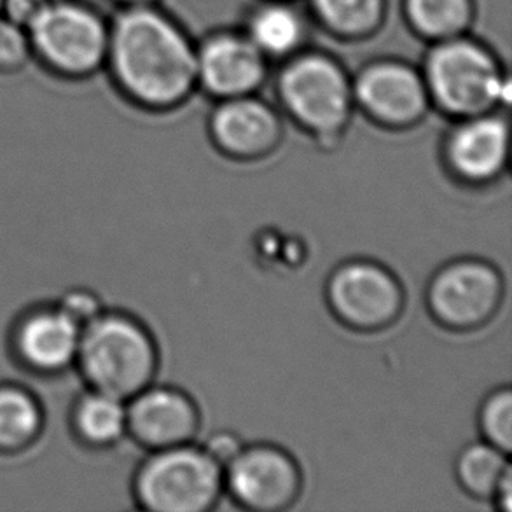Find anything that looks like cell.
<instances>
[{"mask_svg": "<svg viewBox=\"0 0 512 512\" xmlns=\"http://www.w3.org/2000/svg\"><path fill=\"white\" fill-rule=\"evenodd\" d=\"M121 88L140 104H177L196 81V53L179 28L146 7L128 9L109 30L107 58Z\"/></svg>", "mask_w": 512, "mask_h": 512, "instance_id": "6da1fadb", "label": "cell"}, {"mask_svg": "<svg viewBox=\"0 0 512 512\" xmlns=\"http://www.w3.org/2000/svg\"><path fill=\"white\" fill-rule=\"evenodd\" d=\"M77 350L98 392L118 399L139 394L156 367L153 341L142 327L121 317L95 320Z\"/></svg>", "mask_w": 512, "mask_h": 512, "instance_id": "7a4b0ae2", "label": "cell"}, {"mask_svg": "<svg viewBox=\"0 0 512 512\" xmlns=\"http://www.w3.org/2000/svg\"><path fill=\"white\" fill-rule=\"evenodd\" d=\"M28 37L35 55L62 76H90L107 58L109 28L104 20L70 0H51L28 27Z\"/></svg>", "mask_w": 512, "mask_h": 512, "instance_id": "3957f363", "label": "cell"}, {"mask_svg": "<svg viewBox=\"0 0 512 512\" xmlns=\"http://www.w3.org/2000/svg\"><path fill=\"white\" fill-rule=\"evenodd\" d=\"M221 465L186 444L161 450L140 471L137 493L149 511L203 512L221 493Z\"/></svg>", "mask_w": 512, "mask_h": 512, "instance_id": "277c9868", "label": "cell"}, {"mask_svg": "<svg viewBox=\"0 0 512 512\" xmlns=\"http://www.w3.org/2000/svg\"><path fill=\"white\" fill-rule=\"evenodd\" d=\"M427 90L439 105L458 116H479L507 97V83L485 49L467 41H448L427 62Z\"/></svg>", "mask_w": 512, "mask_h": 512, "instance_id": "5b68a950", "label": "cell"}, {"mask_svg": "<svg viewBox=\"0 0 512 512\" xmlns=\"http://www.w3.org/2000/svg\"><path fill=\"white\" fill-rule=\"evenodd\" d=\"M284 104L313 132L334 135L350 116L352 93L340 67L320 56H306L285 69L280 79Z\"/></svg>", "mask_w": 512, "mask_h": 512, "instance_id": "8992f818", "label": "cell"}, {"mask_svg": "<svg viewBox=\"0 0 512 512\" xmlns=\"http://www.w3.org/2000/svg\"><path fill=\"white\" fill-rule=\"evenodd\" d=\"M334 312L350 326H387L401 312V287L387 271L371 263H350L334 273L329 285Z\"/></svg>", "mask_w": 512, "mask_h": 512, "instance_id": "52a82bcc", "label": "cell"}, {"mask_svg": "<svg viewBox=\"0 0 512 512\" xmlns=\"http://www.w3.org/2000/svg\"><path fill=\"white\" fill-rule=\"evenodd\" d=\"M430 306L444 324L472 327L485 322L499 305L500 278L478 261L444 268L430 287Z\"/></svg>", "mask_w": 512, "mask_h": 512, "instance_id": "ba28073f", "label": "cell"}, {"mask_svg": "<svg viewBox=\"0 0 512 512\" xmlns=\"http://www.w3.org/2000/svg\"><path fill=\"white\" fill-rule=\"evenodd\" d=\"M228 485L243 506L256 511H277L296 499L299 471L282 451L257 446L240 451L229 462Z\"/></svg>", "mask_w": 512, "mask_h": 512, "instance_id": "9c48e42d", "label": "cell"}, {"mask_svg": "<svg viewBox=\"0 0 512 512\" xmlns=\"http://www.w3.org/2000/svg\"><path fill=\"white\" fill-rule=\"evenodd\" d=\"M357 98L374 119L408 125L427 109V86L401 63H376L359 77Z\"/></svg>", "mask_w": 512, "mask_h": 512, "instance_id": "30bf717a", "label": "cell"}, {"mask_svg": "<svg viewBox=\"0 0 512 512\" xmlns=\"http://www.w3.org/2000/svg\"><path fill=\"white\" fill-rule=\"evenodd\" d=\"M196 76L221 97H243L263 81V53L250 39L219 35L196 55Z\"/></svg>", "mask_w": 512, "mask_h": 512, "instance_id": "8fae6325", "label": "cell"}, {"mask_svg": "<svg viewBox=\"0 0 512 512\" xmlns=\"http://www.w3.org/2000/svg\"><path fill=\"white\" fill-rule=\"evenodd\" d=\"M126 423L139 441L153 448L186 444L198 429V413L186 395L172 388H151L137 397Z\"/></svg>", "mask_w": 512, "mask_h": 512, "instance_id": "7c38bea8", "label": "cell"}, {"mask_svg": "<svg viewBox=\"0 0 512 512\" xmlns=\"http://www.w3.org/2000/svg\"><path fill=\"white\" fill-rule=\"evenodd\" d=\"M212 133L222 151L250 158L270 151L277 144L280 123L275 112L263 102L235 97L215 112Z\"/></svg>", "mask_w": 512, "mask_h": 512, "instance_id": "4fadbf2b", "label": "cell"}, {"mask_svg": "<svg viewBox=\"0 0 512 512\" xmlns=\"http://www.w3.org/2000/svg\"><path fill=\"white\" fill-rule=\"evenodd\" d=\"M506 121L493 116H474L451 135L448 160L453 170L472 182H485L506 163Z\"/></svg>", "mask_w": 512, "mask_h": 512, "instance_id": "5bb4252c", "label": "cell"}, {"mask_svg": "<svg viewBox=\"0 0 512 512\" xmlns=\"http://www.w3.org/2000/svg\"><path fill=\"white\" fill-rule=\"evenodd\" d=\"M79 327L67 313H42L28 320L21 331V353L41 369H60L79 348Z\"/></svg>", "mask_w": 512, "mask_h": 512, "instance_id": "9a60e30c", "label": "cell"}, {"mask_svg": "<svg viewBox=\"0 0 512 512\" xmlns=\"http://www.w3.org/2000/svg\"><path fill=\"white\" fill-rule=\"evenodd\" d=\"M506 455L490 443L472 444L458 458L460 483L476 497H493L502 483L511 478Z\"/></svg>", "mask_w": 512, "mask_h": 512, "instance_id": "2e32d148", "label": "cell"}, {"mask_svg": "<svg viewBox=\"0 0 512 512\" xmlns=\"http://www.w3.org/2000/svg\"><path fill=\"white\" fill-rule=\"evenodd\" d=\"M250 41L261 53L285 55L303 39V21L291 7L266 6L250 21Z\"/></svg>", "mask_w": 512, "mask_h": 512, "instance_id": "e0dca14e", "label": "cell"}, {"mask_svg": "<svg viewBox=\"0 0 512 512\" xmlns=\"http://www.w3.org/2000/svg\"><path fill=\"white\" fill-rule=\"evenodd\" d=\"M409 18L422 34L451 37L471 20V0H406Z\"/></svg>", "mask_w": 512, "mask_h": 512, "instance_id": "ac0fdd59", "label": "cell"}, {"mask_svg": "<svg viewBox=\"0 0 512 512\" xmlns=\"http://www.w3.org/2000/svg\"><path fill=\"white\" fill-rule=\"evenodd\" d=\"M77 423L84 436L93 443H111L125 430L126 411L121 399L98 392L79 406Z\"/></svg>", "mask_w": 512, "mask_h": 512, "instance_id": "d6986e66", "label": "cell"}, {"mask_svg": "<svg viewBox=\"0 0 512 512\" xmlns=\"http://www.w3.org/2000/svg\"><path fill=\"white\" fill-rule=\"evenodd\" d=\"M315 11L341 34H366L380 21L383 0H313Z\"/></svg>", "mask_w": 512, "mask_h": 512, "instance_id": "ffe728a7", "label": "cell"}, {"mask_svg": "<svg viewBox=\"0 0 512 512\" xmlns=\"http://www.w3.org/2000/svg\"><path fill=\"white\" fill-rule=\"evenodd\" d=\"M34 402L16 390H0V448L27 443L37 430Z\"/></svg>", "mask_w": 512, "mask_h": 512, "instance_id": "44dd1931", "label": "cell"}, {"mask_svg": "<svg viewBox=\"0 0 512 512\" xmlns=\"http://www.w3.org/2000/svg\"><path fill=\"white\" fill-rule=\"evenodd\" d=\"M481 427L488 443L509 453L512 444V395L502 390L486 401L481 413Z\"/></svg>", "mask_w": 512, "mask_h": 512, "instance_id": "7402d4cb", "label": "cell"}, {"mask_svg": "<svg viewBox=\"0 0 512 512\" xmlns=\"http://www.w3.org/2000/svg\"><path fill=\"white\" fill-rule=\"evenodd\" d=\"M27 28L0 16V72H14L25 67L32 56Z\"/></svg>", "mask_w": 512, "mask_h": 512, "instance_id": "603a6c76", "label": "cell"}, {"mask_svg": "<svg viewBox=\"0 0 512 512\" xmlns=\"http://www.w3.org/2000/svg\"><path fill=\"white\" fill-rule=\"evenodd\" d=\"M49 2L51 0H2V16L28 30Z\"/></svg>", "mask_w": 512, "mask_h": 512, "instance_id": "cb8c5ba5", "label": "cell"}, {"mask_svg": "<svg viewBox=\"0 0 512 512\" xmlns=\"http://www.w3.org/2000/svg\"><path fill=\"white\" fill-rule=\"evenodd\" d=\"M208 455L219 465H228L242 451L240 441L231 434H215L205 448Z\"/></svg>", "mask_w": 512, "mask_h": 512, "instance_id": "d4e9b609", "label": "cell"}, {"mask_svg": "<svg viewBox=\"0 0 512 512\" xmlns=\"http://www.w3.org/2000/svg\"><path fill=\"white\" fill-rule=\"evenodd\" d=\"M70 315L72 319H88L90 315L95 313V303L90 298H84V296H76L69 303V312H65Z\"/></svg>", "mask_w": 512, "mask_h": 512, "instance_id": "484cf974", "label": "cell"}, {"mask_svg": "<svg viewBox=\"0 0 512 512\" xmlns=\"http://www.w3.org/2000/svg\"><path fill=\"white\" fill-rule=\"evenodd\" d=\"M125 2H133V4H137V2H144V0H125Z\"/></svg>", "mask_w": 512, "mask_h": 512, "instance_id": "4316f807", "label": "cell"}, {"mask_svg": "<svg viewBox=\"0 0 512 512\" xmlns=\"http://www.w3.org/2000/svg\"><path fill=\"white\" fill-rule=\"evenodd\" d=\"M0 16H2V0H0Z\"/></svg>", "mask_w": 512, "mask_h": 512, "instance_id": "83f0119b", "label": "cell"}]
</instances>
